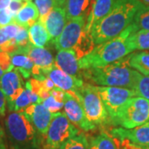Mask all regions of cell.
<instances>
[{
	"label": "cell",
	"mask_w": 149,
	"mask_h": 149,
	"mask_svg": "<svg viewBox=\"0 0 149 149\" xmlns=\"http://www.w3.org/2000/svg\"><path fill=\"white\" fill-rule=\"evenodd\" d=\"M143 4L140 0H114L108 15L91 29L96 46L122 33L133 23L136 13Z\"/></svg>",
	"instance_id": "6da1fadb"
},
{
	"label": "cell",
	"mask_w": 149,
	"mask_h": 149,
	"mask_svg": "<svg viewBox=\"0 0 149 149\" xmlns=\"http://www.w3.org/2000/svg\"><path fill=\"white\" fill-rule=\"evenodd\" d=\"M127 56L104 66L82 70L81 75L95 85L122 87L134 91L143 74L129 66Z\"/></svg>",
	"instance_id": "7a4b0ae2"
},
{
	"label": "cell",
	"mask_w": 149,
	"mask_h": 149,
	"mask_svg": "<svg viewBox=\"0 0 149 149\" xmlns=\"http://www.w3.org/2000/svg\"><path fill=\"white\" fill-rule=\"evenodd\" d=\"M135 31L137 29L131 24L116 37L96 46L91 53L79 60L81 70L104 66L133 52V48L128 42V37Z\"/></svg>",
	"instance_id": "3957f363"
},
{
	"label": "cell",
	"mask_w": 149,
	"mask_h": 149,
	"mask_svg": "<svg viewBox=\"0 0 149 149\" xmlns=\"http://www.w3.org/2000/svg\"><path fill=\"white\" fill-rule=\"evenodd\" d=\"M5 133L13 149H39L42 139L22 112H12L5 118Z\"/></svg>",
	"instance_id": "277c9868"
},
{
	"label": "cell",
	"mask_w": 149,
	"mask_h": 149,
	"mask_svg": "<svg viewBox=\"0 0 149 149\" xmlns=\"http://www.w3.org/2000/svg\"><path fill=\"white\" fill-rule=\"evenodd\" d=\"M149 120V100L134 96L112 119L109 124L131 129L147 123Z\"/></svg>",
	"instance_id": "5b68a950"
},
{
	"label": "cell",
	"mask_w": 149,
	"mask_h": 149,
	"mask_svg": "<svg viewBox=\"0 0 149 149\" xmlns=\"http://www.w3.org/2000/svg\"><path fill=\"white\" fill-rule=\"evenodd\" d=\"M78 94L88 121L95 128L109 124V113L97 91L96 85L84 83Z\"/></svg>",
	"instance_id": "8992f818"
},
{
	"label": "cell",
	"mask_w": 149,
	"mask_h": 149,
	"mask_svg": "<svg viewBox=\"0 0 149 149\" xmlns=\"http://www.w3.org/2000/svg\"><path fill=\"white\" fill-rule=\"evenodd\" d=\"M80 133V129L68 119L65 113L52 114V119L42 142L43 149H59L67 140Z\"/></svg>",
	"instance_id": "52a82bcc"
},
{
	"label": "cell",
	"mask_w": 149,
	"mask_h": 149,
	"mask_svg": "<svg viewBox=\"0 0 149 149\" xmlns=\"http://www.w3.org/2000/svg\"><path fill=\"white\" fill-rule=\"evenodd\" d=\"M96 89L109 113V124L112 119L117 116L118 112L127 104V102L136 96L135 91L127 88L96 86Z\"/></svg>",
	"instance_id": "ba28073f"
},
{
	"label": "cell",
	"mask_w": 149,
	"mask_h": 149,
	"mask_svg": "<svg viewBox=\"0 0 149 149\" xmlns=\"http://www.w3.org/2000/svg\"><path fill=\"white\" fill-rule=\"evenodd\" d=\"M64 109L66 117L80 130L89 132L95 128L94 125L88 121L85 116L78 92H65Z\"/></svg>",
	"instance_id": "9c48e42d"
},
{
	"label": "cell",
	"mask_w": 149,
	"mask_h": 149,
	"mask_svg": "<svg viewBox=\"0 0 149 149\" xmlns=\"http://www.w3.org/2000/svg\"><path fill=\"white\" fill-rule=\"evenodd\" d=\"M87 17H78L67 21L61 34L53 42L57 51L72 49L85 28Z\"/></svg>",
	"instance_id": "30bf717a"
},
{
	"label": "cell",
	"mask_w": 149,
	"mask_h": 149,
	"mask_svg": "<svg viewBox=\"0 0 149 149\" xmlns=\"http://www.w3.org/2000/svg\"><path fill=\"white\" fill-rule=\"evenodd\" d=\"M0 89L5 96L8 106H9L25 90L20 72L15 68L5 72L0 78Z\"/></svg>",
	"instance_id": "8fae6325"
},
{
	"label": "cell",
	"mask_w": 149,
	"mask_h": 149,
	"mask_svg": "<svg viewBox=\"0 0 149 149\" xmlns=\"http://www.w3.org/2000/svg\"><path fill=\"white\" fill-rule=\"evenodd\" d=\"M42 74L52 80L56 87L61 89L65 92H78L84 85L82 79L65 73L56 67L55 64L51 68L42 71Z\"/></svg>",
	"instance_id": "7c38bea8"
},
{
	"label": "cell",
	"mask_w": 149,
	"mask_h": 149,
	"mask_svg": "<svg viewBox=\"0 0 149 149\" xmlns=\"http://www.w3.org/2000/svg\"><path fill=\"white\" fill-rule=\"evenodd\" d=\"M27 54L32 61L34 66L32 75L33 78L43 80L46 78L42 73V71L51 68L55 64L52 54L44 47H37L31 43L27 47Z\"/></svg>",
	"instance_id": "4fadbf2b"
},
{
	"label": "cell",
	"mask_w": 149,
	"mask_h": 149,
	"mask_svg": "<svg viewBox=\"0 0 149 149\" xmlns=\"http://www.w3.org/2000/svg\"><path fill=\"white\" fill-rule=\"evenodd\" d=\"M22 113H23L32 123L42 142V139L47 132L52 119L53 113L48 111L42 104H33L26 108Z\"/></svg>",
	"instance_id": "5bb4252c"
},
{
	"label": "cell",
	"mask_w": 149,
	"mask_h": 149,
	"mask_svg": "<svg viewBox=\"0 0 149 149\" xmlns=\"http://www.w3.org/2000/svg\"><path fill=\"white\" fill-rule=\"evenodd\" d=\"M109 133L119 141L128 140L131 143L142 147H147L149 145V122L131 129L123 128H112Z\"/></svg>",
	"instance_id": "9a60e30c"
},
{
	"label": "cell",
	"mask_w": 149,
	"mask_h": 149,
	"mask_svg": "<svg viewBox=\"0 0 149 149\" xmlns=\"http://www.w3.org/2000/svg\"><path fill=\"white\" fill-rule=\"evenodd\" d=\"M47 28L51 37V40L54 41L61 34L67 22L65 11L63 7L55 8L50 11L46 16L39 19Z\"/></svg>",
	"instance_id": "2e32d148"
},
{
	"label": "cell",
	"mask_w": 149,
	"mask_h": 149,
	"mask_svg": "<svg viewBox=\"0 0 149 149\" xmlns=\"http://www.w3.org/2000/svg\"><path fill=\"white\" fill-rule=\"evenodd\" d=\"M55 65L59 69L70 75L79 77L81 74L79 60L72 49L58 51L55 58Z\"/></svg>",
	"instance_id": "e0dca14e"
},
{
	"label": "cell",
	"mask_w": 149,
	"mask_h": 149,
	"mask_svg": "<svg viewBox=\"0 0 149 149\" xmlns=\"http://www.w3.org/2000/svg\"><path fill=\"white\" fill-rule=\"evenodd\" d=\"M114 0H92L90 13L88 15L85 30L91 32V29L97 25L112 9Z\"/></svg>",
	"instance_id": "ac0fdd59"
},
{
	"label": "cell",
	"mask_w": 149,
	"mask_h": 149,
	"mask_svg": "<svg viewBox=\"0 0 149 149\" xmlns=\"http://www.w3.org/2000/svg\"><path fill=\"white\" fill-rule=\"evenodd\" d=\"M9 54L13 67L17 70L24 79H29L32 75L34 64L27 54V47L17 48Z\"/></svg>",
	"instance_id": "d6986e66"
},
{
	"label": "cell",
	"mask_w": 149,
	"mask_h": 149,
	"mask_svg": "<svg viewBox=\"0 0 149 149\" xmlns=\"http://www.w3.org/2000/svg\"><path fill=\"white\" fill-rule=\"evenodd\" d=\"M19 28L20 26L14 22L0 28V52L12 53L18 48L15 42V37Z\"/></svg>",
	"instance_id": "ffe728a7"
},
{
	"label": "cell",
	"mask_w": 149,
	"mask_h": 149,
	"mask_svg": "<svg viewBox=\"0 0 149 149\" xmlns=\"http://www.w3.org/2000/svg\"><path fill=\"white\" fill-rule=\"evenodd\" d=\"M39 11L35 3L26 2L14 17V22L22 27L29 29L35 22L39 20Z\"/></svg>",
	"instance_id": "44dd1931"
},
{
	"label": "cell",
	"mask_w": 149,
	"mask_h": 149,
	"mask_svg": "<svg viewBox=\"0 0 149 149\" xmlns=\"http://www.w3.org/2000/svg\"><path fill=\"white\" fill-rule=\"evenodd\" d=\"M89 149H121V142L107 131L88 138Z\"/></svg>",
	"instance_id": "7402d4cb"
},
{
	"label": "cell",
	"mask_w": 149,
	"mask_h": 149,
	"mask_svg": "<svg viewBox=\"0 0 149 149\" xmlns=\"http://www.w3.org/2000/svg\"><path fill=\"white\" fill-rule=\"evenodd\" d=\"M91 0H65V11L67 21L78 17H88Z\"/></svg>",
	"instance_id": "603a6c76"
},
{
	"label": "cell",
	"mask_w": 149,
	"mask_h": 149,
	"mask_svg": "<svg viewBox=\"0 0 149 149\" xmlns=\"http://www.w3.org/2000/svg\"><path fill=\"white\" fill-rule=\"evenodd\" d=\"M33 104H42L39 96L33 93L29 87L25 85V90L15 101L8 107L11 112H22L26 108Z\"/></svg>",
	"instance_id": "cb8c5ba5"
},
{
	"label": "cell",
	"mask_w": 149,
	"mask_h": 149,
	"mask_svg": "<svg viewBox=\"0 0 149 149\" xmlns=\"http://www.w3.org/2000/svg\"><path fill=\"white\" fill-rule=\"evenodd\" d=\"M28 33L30 43L37 47H44L52 41L47 28L39 20L29 27Z\"/></svg>",
	"instance_id": "d4e9b609"
},
{
	"label": "cell",
	"mask_w": 149,
	"mask_h": 149,
	"mask_svg": "<svg viewBox=\"0 0 149 149\" xmlns=\"http://www.w3.org/2000/svg\"><path fill=\"white\" fill-rule=\"evenodd\" d=\"M127 57L131 68L143 75H149V52H132Z\"/></svg>",
	"instance_id": "484cf974"
},
{
	"label": "cell",
	"mask_w": 149,
	"mask_h": 149,
	"mask_svg": "<svg viewBox=\"0 0 149 149\" xmlns=\"http://www.w3.org/2000/svg\"><path fill=\"white\" fill-rule=\"evenodd\" d=\"M96 45L94 39L91 36V32L86 31L85 28L84 32H82L80 39L78 40L77 43L72 48L74 54L78 60H80L92 52V51L95 48Z\"/></svg>",
	"instance_id": "4316f807"
},
{
	"label": "cell",
	"mask_w": 149,
	"mask_h": 149,
	"mask_svg": "<svg viewBox=\"0 0 149 149\" xmlns=\"http://www.w3.org/2000/svg\"><path fill=\"white\" fill-rule=\"evenodd\" d=\"M128 42L133 52L149 50V31L138 30L132 32L128 37Z\"/></svg>",
	"instance_id": "83f0119b"
},
{
	"label": "cell",
	"mask_w": 149,
	"mask_h": 149,
	"mask_svg": "<svg viewBox=\"0 0 149 149\" xmlns=\"http://www.w3.org/2000/svg\"><path fill=\"white\" fill-rule=\"evenodd\" d=\"M133 24L138 30L149 31V6L143 4L134 17Z\"/></svg>",
	"instance_id": "f1b7e54d"
},
{
	"label": "cell",
	"mask_w": 149,
	"mask_h": 149,
	"mask_svg": "<svg viewBox=\"0 0 149 149\" xmlns=\"http://www.w3.org/2000/svg\"><path fill=\"white\" fill-rule=\"evenodd\" d=\"M65 0H35V4L39 11V19L42 18L50 11L57 7H65Z\"/></svg>",
	"instance_id": "f546056e"
},
{
	"label": "cell",
	"mask_w": 149,
	"mask_h": 149,
	"mask_svg": "<svg viewBox=\"0 0 149 149\" xmlns=\"http://www.w3.org/2000/svg\"><path fill=\"white\" fill-rule=\"evenodd\" d=\"M59 149H89L88 137L84 133H79L67 140Z\"/></svg>",
	"instance_id": "4dcf8cb0"
},
{
	"label": "cell",
	"mask_w": 149,
	"mask_h": 149,
	"mask_svg": "<svg viewBox=\"0 0 149 149\" xmlns=\"http://www.w3.org/2000/svg\"><path fill=\"white\" fill-rule=\"evenodd\" d=\"M134 91L136 96L149 100V75H142Z\"/></svg>",
	"instance_id": "1f68e13d"
},
{
	"label": "cell",
	"mask_w": 149,
	"mask_h": 149,
	"mask_svg": "<svg viewBox=\"0 0 149 149\" xmlns=\"http://www.w3.org/2000/svg\"><path fill=\"white\" fill-rule=\"evenodd\" d=\"M15 42H16L17 46L18 48L27 47V46L30 44L28 29L20 26L19 31H18L16 37H15Z\"/></svg>",
	"instance_id": "d6a6232c"
},
{
	"label": "cell",
	"mask_w": 149,
	"mask_h": 149,
	"mask_svg": "<svg viewBox=\"0 0 149 149\" xmlns=\"http://www.w3.org/2000/svg\"><path fill=\"white\" fill-rule=\"evenodd\" d=\"M42 104L43 106L52 113H59L64 106V103H60L56 101L52 95H50L46 100H44L42 101Z\"/></svg>",
	"instance_id": "836d02e7"
},
{
	"label": "cell",
	"mask_w": 149,
	"mask_h": 149,
	"mask_svg": "<svg viewBox=\"0 0 149 149\" xmlns=\"http://www.w3.org/2000/svg\"><path fill=\"white\" fill-rule=\"evenodd\" d=\"M15 16L12 13L8 8L0 9V28L3 27L14 22Z\"/></svg>",
	"instance_id": "e575fe53"
},
{
	"label": "cell",
	"mask_w": 149,
	"mask_h": 149,
	"mask_svg": "<svg viewBox=\"0 0 149 149\" xmlns=\"http://www.w3.org/2000/svg\"><path fill=\"white\" fill-rule=\"evenodd\" d=\"M50 95L52 96L56 101L60 103H64L65 92L58 87H54L53 89L50 91Z\"/></svg>",
	"instance_id": "d590c367"
},
{
	"label": "cell",
	"mask_w": 149,
	"mask_h": 149,
	"mask_svg": "<svg viewBox=\"0 0 149 149\" xmlns=\"http://www.w3.org/2000/svg\"><path fill=\"white\" fill-rule=\"evenodd\" d=\"M24 3H25V2H22L19 0H11L10 4L8 6V9L12 12V13L14 16H16L17 13L23 7Z\"/></svg>",
	"instance_id": "8d00e7d4"
},
{
	"label": "cell",
	"mask_w": 149,
	"mask_h": 149,
	"mask_svg": "<svg viewBox=\"0 0 149 149\" xmlns=\"http://www.w3.org/2000/svg\"><path fill=\"white\" fill-rule=\"evenodd\" d=\"M120 142H121V149H146L144 147L133 143L128 140H122Z\"/></svg>",
	"instance_id": "74e56055"
},
{
	"label": "cell",
	"mask_w": 149,
	"mask_h": 149,
	"mask_svg": "<svg viewBox=\"0 0 149 149\" xmlns=\"http://www.w3.org/2000/svg\"><path fill=\"white\" fill-rule=\"evenodd\" d=\"M7 100L2 90L0 89V116H3L5 114Z\"/></svg>",
	"instance_id": "f35d334b"
},
{
	"label": "cell",
	"mask_w": 149,
	"mask_h": 149,
	"mask_svg": "<svg viewBox=\"0 0 149 149\" xmlns=\"http://www.w3.org/2000/svg\"><path fill=\"white\" fill-rule=\"evenodd\" d=\"M5 138H6L5 130L3 129V126L0 124V145H6Z\"/></svg>",
	"instance_id": "ab89813d"
},
{
	"label": "cell",
	"mask_w": 149,
	"mask_h": 149,
	"mask_svg": "<svg viewBox=\"0 0 149 149\" xmlns=\"http://www.w3.org/2000/svg\"><path fill=\"white\" fill-rule=\"evenodd\" d=\"M11 0H0V9H4L8 8Z\"/></svg>",
	"instance_id": "60d3db41"
},
{
	"label": "cell",
	"mask_w": 149,
	"mask_h": 149,
	"mask_svg": "<svg viewBox=\"0 0 149 149\" xmlns=\"http://www.w3.org/2000/svg\"><path fill=\"white\" fill-rule=\"evenodd\" d=\"M140 1H141V2H143L144 4L149 6V0H140Z\"/></svg>",
	"instance_id": "b9f144b4"
},
{
	"label": "cell",
	"mask_w": 149,
	"mask_h": 149,
	"mask_svg": "<svg viewBox=\"0 0 149 149\" xmlns=\"http://www.w3.org/2000/svg\"><path fill=\"white\" fill-rule=\"evenodd\" d=\"M4 73H5V72L3 71V70L2 69V68H1V66H0V78L2 77V75L4 74Z\"/></svg>",
	"instance_id": "7bdbcfd3"
},
{
	"label": "cell",
	"mask_w": 149,
	"mask_h": 149,
	"mask_svg": "<svg viewBox=\"0 0 149 149\" xmlns=\"http://www.w3.org/2000/svg\"><path fill=\"white\" fill-rule=\"evenodd\" d=\"M0 149H8L7 145H0Z\"/></svg>",
	"instance_id": "ee69618b"
},
{
	"label": "cell",
	"mask_w": 149,
	"mask_h": 149,
	"mask_svg": "<svg viewBox=\"0 0 149 149\" xmlns=\"http://www.w3.org/2000/svg\"><path fill=\"white\" fill-rule=\"evenodd\" d=\"M19 1H22V2H25V3H26V2H31L32 0H19Z\"/></svg>",
	"instance_id": "f6af8a7d"
},
{
	"label": "cell",
	"mask_w": 149,
	"mask_h": 149,
	"mask_svg": "<svg viewBox=\"0 0 149 149\" xmlns=\"http://www.w3.org/2000/svg\"><path fill=\"white\" fill-rule=\"evenodd\" d=\"M144 148H145L146 149H149V145L148 146H147V147H144Z\"/></svg>",
	"instance_id": "bcb514c9"
}]
</instances>
